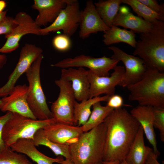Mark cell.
<instances>
[{
	"instance_id": "obj_1",
	"label": "cell",
	"mask_w": 164,
	"mask_h": 164,
	"mask_svg": "<svg viewBox=\"0 0 164 164\" xmlns=\"http://www.w3.org/2000/svg\"><path fill=\"white\" fill-rule=\"evenodd\" d=\"M106 128L103 161L125 159L140 125L125 108L114 109L104 120Z\"/></svg>"
},
{
	"instance_id": "obj_2",
	"label": "cell",
	"mask_w": 164,
	"mask_h": 164,
	"mask_svg": "<svg viewBox=\"0 0 164 164\" xmlns=\"http://www.w3.org/2000/svg\"><path fill=\"white\" fill-rule=\"evenodd\" d=\"M106 128L103 122L83 132L75 142L69 145L71 159L75 164H98L103 161Z\"/></svg>"
},
{
	"instance_id": "obj_3",
	"label": "cell",
	"mask_w": 164,
	"mask_h": 164,
	"mask_svg": "<svg viewBox=\"0 0 164 164\" xmlns=\"http://www.w3.org/2000/svg\"><path fill=\"white\" fill-rule=\"evenodd\" d=\"M137 41L134 56L142 60L147 69L164 73V22L158 20L152 23L151 30L141 33Z\"/></svg>"
},
{
	"instance_id": "obj_4",
	"label": "cell",
	"mask_w": 164,
	"mask_h": 164,
	"mask_svg": "<svg viewBox=\"0 0 164 164\" xmlns=\"http://www.w3.org/2000/svg\"><path fill=\"white\" fill-rule=\"evenodd\" d=\"M127 87L129 100L139 105L164 108V73L147 69L139 81Z\"/></svg>"
},
{
	"instance_id": "obj_5",
	"label": "cell",
	"mask_w": 164,
	"mask_h": 164,
	"mask_svg": "<svg viewBox=\"0 0 164 164\" xmlns=\"http://www.w3.org/2000/svg\"><path fill=\"white\" fill-rule=\"evenodd\" d=\"M43 58V55L41 54L25 73L29 83L28 104L34 117L39 120L53 118L41 83L40 69Z\"/></svg>"
},
{
	"instance_id": "obj_6",
	"label": "cell",
	"mask_w": 164,
	"mask_h": 164,
	"mask_svg": "<svg viewBox=\"0 0 164 164\" xmlns=\"http://www.w3.org/2000/svg\"><path fill=\"white\" fill-rule=\"evenodd\" d=\"M54 122L53 118L45 120L34 119L16 113H12L11 118L6 122L2 131V139L7 148L19 139H33L39 130Z\"/></svg>"
},
{
	"instance_id": "obj_7",
	"label": "cell",
	"mask_w": 164,
	"mask_h": 164,
	"mask_svg": "<svg viewBox=\"0 0 164 164\" xmlns=\"http://www.w3.org/2000/svg\"><path fill=\"white\" fill-rule=\"evenodd\" d=\"M60 92L51 106V111L56 122L74 125L73 114L76 101L71 83L61 77L54 81Z\"/></svg>"
},
{
	"instance_id": "obj_8",
	"label": "cell",
	"mask_w": 164,
	"mask_h": 164,
	"mask_svg": "<svg viewBox=\"0 0 164 164\" xmlns=\"http://www.w3.org/2000/svg\"><path fill=\"white\" fill-rule=\"evenodd\" d=\"M120 61L105 56L95 58L89 56L80 55L73 58L63 59L51 66L66 69L70 67H85L92 72L100 77H108L110 75L109 71L117 66Z\"/></svg>"
},
{
	"instance_id": "obj_9",
	"label": "cell",
	"mask_w": 164,
	"mask_h": 164,
	"mask_svg": "<svg viewBox=\"0 0 164 164\" xmlns=\"http://www.w3.org/2000/svg\"><path fill=\"white\" fill-rule=\"evenodd\" d=\"M81 11L78 1L71 0L61 10L53 22L48 26L39 29L40 35L46 36L50 32L62 30L64 34L70 37L79 26Z\"/></svg>"
},
{
	"instance_id": "obj_10",
	"label": "cell",
	"mask_w": 164,
	"mask_h": 164,
	"mask_svg": "<svg viewBox=\"0 0 164 164\" xmlns=\"http://www.w3.org/2000/svg\"><path fill=\"white\" fill-rule=\"evenodd\" d=\"M43 52L41 48L32 44L26 43L22 47L15 69L6 83L0 88V97L7 96L10 93L19 78L26 72Z\"/></svg>"
},
{
	"instance_id": "obj_11",
	"label": "cell",
	"mask_w": 164,
	"mask_h": 164,
	"mask_svg": "<svg viewBox=\"0 0 164 164\" xmlns=\"http://www.w3.org/2000/svg\"><path fill=\"white\" fill-rule=\"evenodd\" d=\"M17 26L12 32L5 36L6 41L0 48V53H11L19 48V42L21 38L27 34H33L40 36L39 31L41 28L36 23L32 17L25 12L18 13L15 18Z\"/></svg>"
},
{
	"instance_id": "obj_12",
	"label": "cell",
	"mask_w": 164,
	"mask_h": 164,
	"mask_svg": "<svg viewBox=\"0 0 164 164\" xmlns=\"http://www.w3.org/2000/svg\"><path fill=\"white\" fill-rule=\"evenodd\" d=\"M108 48L113 52L111 57L121 61L125 67V72L119 86L127 87L137 83L142 78L147 68L142 59L128 54L117 47L111 46Z\"/></svg>"
},
{
	"instance_id": "obj_13",
	"label": "cell",
	"mask_w": 164,
	"mask_h": 164,
	"mask_svg": "<svg viewBox=\"0 0 164 164\" xmlns=\"http://www.w3.org/2000/svg\"><path fill=\"white\" fill-rule=\"evenodd\" d=\"M110 76H98L88 70V77L90 83L89 98L105 94L111 96L115 94V87L119 85L125 72L124 66H116Z\"/></svg>"
},
{
	"instance_id": "obj_14",
	"label": "cell",
	"mask_w": 164,
	"mask_h": 164,
	"mask_svg": "<svg viewBox=\"0 0 164 164\" xmlns=\"http://www.w3.org/2000/svg\"><path fill=\"white\" fill-rule=\"evenodd\" d=\"M28 86L25 84L15 86L10 93L1 100L0 110L3 112L16 113L33 119L34 117L29 106L27 101Z\"/></svg>"
},
{
	"instance_id": "obj_15",
	"label": "cell",
	"mask_w": 164,
	"mask_h": 164,
	"mask_svg": "<svg viewBox=\"0 0 164 164\" xmlns=\"http://www.w3.org/2000/svg\"><path fill=\"white\" fill-rule=\"evenodd\" d=\"M79 26V36L83 39L88 38L91 34L100 31L104 32L110 28L99 15L92 0L87 1L85 8L81 11Z\"/></svg>"
},
{
	"instance_id": "obj_16",
	"label": "cell",
	"mask_w": 164,
	"mask_h": 164,
	"mask_svg": "<svg viewBox=\"0 0 164 164\" xmlns=\"http://www.w3.org/2000/svg\"><path fill=\"white\" fill-rule=\"evenodd\" d=\"M88 70L84 68L62 69L61 77L70 82L75 99L81 101L89 98L90 83Z\"/></svg>"
},
{
	"instance_id": "obj_17",
	"label": "cell",
	"mask_w": 164,
	"mask_h": 164,
	"mask_svg": "<svg viewBox=\"0 0 164 164\" xmlns=\"http://www.w3.org/2000/svg\"><path fill=\"white\" fill-rule=\"evenodd\" d=\"M48 138L60 145H70L83 132L81 126L54 122L43 128Z\"/></svg>"
},
{
	"instance_id": "obj_18",
	"label": "cell",
	"mask_w": 164,
	"mask_h": 164,
	"mask_svg": "<svg viewBox=\"0 0 164 164\" xmlns=\"http://www.w3.org/2000/svg\"><path fill=\"white\" fill-rule=\"evenodd\" d=\"M71 0H34L32 5L39 14L35 20L40 27L53 22L62 9L64 8Z\"/></svg>"
},
{
	"instance_id": "obj_19",
	"label": "cell",
	"mask_w": 164,
	"mask_h": 164,
	"mask_svg": "<svg viewBox=\"0 0 164 164\" xmlns=\"http://www.w3.org/2000/svg\"><path fill=\"white\" fill-rule=\"evenodd\" d=\"M153 107L139 105L133 108L130 113L139 123L148 140L158 156L160 153L157 149L156 135L153 125Z\"/></svg>"
},
{
	"instance_id": "obj_20",
	"label": "cell",
	"mask_w": 164,
	"mask_h": 164,
	"mask_svg": "<svg viewBox=\"0 0 164 164\" xmlns=\"http://www.w3.org/2000/svg\"><path fill=\"white\" fill-rule=\"evenodd\" d=\"M10 148L14 151L27 156L36 164L59 163L64 160L62 156L52 158L42 153L36 148L33 140L32 139H19Z\"/></svg>"
},
{
	"instance_id": "obj_21",
	"label": "cell",
	"mask_w": 164,
	"mask_h": 164,
	"mask_svg": "<svg viewBox=\"0 0 164 164\" xmlns=\"http://www.w3.org/2000/svg\"><path fill=\"white\" fill-rule=\"evenodd\" d=\"M119 11L114 19L112 25L121 26L140 33H147L151 30L152 23L134 15L126 7H120Z\"/></svg>"
},
{
	"instance_id": "obj_22",
	"label": "cell",
	"mask_w": 164,
	"mask_h": 164,
	"mask_svg": "<svg viewBox=\"0 0 164 164\" xmlns=\"http://www.w3.org/2000/svg\"><path fill=\"white\" fill-rule=\"evenodd\" d=\"M144 134L143 129L140 125L125 159L129 164H145L150 147L145 145Z\"/></svg>"
},
{
	"instance_id": "obj_23",
	"label": "cell",
	"mask_w": 164,
	"mask_h": 164,
	"mask_svg": "<svg viewBox=\"0 0 164 164\" xmlns=\"http://www.w3.org/2000/svg\"><path fill=\"white\" fill-rule=\"evenodd\" d=\"M110 97L106 95L99 96L83 100L80 103L76 101L74 109V125L81 126L84 125L90 116L93 105L99 102H107Z\"/></svg>"
},
{
	"instance_id": "obj_24",
	"label": "cell",
	"mask_w": 164,
	"mask_h": 164,
	"mask_svg": "<svg viewBox=\"0 0 164 164\" xmlns=\"http://www.w3.org/2000/svg\"><path fill=\"white\" fill-rule=\"evenodd\" d=\"M103 41L106 45L123 42L135 48L137 41L136 35L132 30H128L112 25L111 28L104 32Z\"/></svg>"
},
{
	"instance_id": "obj_25",
	"label": "cell",
	"mask_w": 164,
	"mask_h": 164,
	"mask_svg": "<svg viewBox=\"0 0 164 164\" xmlns=\"http://www.w3.org/2000/svg\"><path fill=\"white\" fill-rule=\"evenodd\" d=\"M122 0H99L94 5L99 15L104 24L110 28L118 13Z\"/></svg>"
},
{
	"instance_id": "obj_26",
	"label": "cell",
	"mask_w": 164,
	"mask_h": 164,
	"mask_svg": "<svg viewBox=\"0 0 164 164\" xmlns=\"http://www.w3.org/2000/svg\"><path fill=\"white\" fill-rule=\"evenodd\" d=\"M33 140L36 146L39 145L46 146L50 149L56 156H60L65 159H71L69 145H60L51 141L46 136L43 128L36 132Z\"/></svg>"
},
{
	"instance_id": "obj_27",
	"label": "cell",
	"mask_w": 164,
	"mask_h": 164,
	"mask_svg": "<svg viewBox=\"0 0 164 164\" xmlns=\"http://www.w3.org/2000/svg\"><path fill=\"white\" fill-rule=\"evenodd\" d=\"M90 116L86 122L81 126L83 132H87L102 123L110 113L114 109L106 105L102 106L101 102L94 104Z\"/></svg>"
},
{
	"instance_id": "obj_28",
	"label": "cell",
	"mask_w": 164,
	"mask_h": 164,
	"mask_svg": "<svg viewBox=\"0 0 164 164\" xmlns=\"http://www.w3.org/2000/svg\"><path fill=\"white\" fill-rule=\"evenodd\" d=\"M122 2L130 6L138 16L148 22L152 23L158 20L164 21V16L153 11L138 0H122Z\"/></svg>"
},
{
	"instance_id": "obj_29",
	"label": "cell",
	"mask_w": 164,
	"mask_h": 164,
	"mask_svg": "<svg viewBox=\"0 0 164 164\" xmlns=\"http://www.w3.org/2000/svg\"><path fill=\"white\" fill-rule=\"evenodd\" d=\"M0 164H34L26 155L13 151L10 148H6L0 153Z\"/></svg>"
},
{
	"instance_id": "obj_30",
	"label": "cell",
	"mask_w": 164,
	"mask_h": 164,
	"mask_svg": "<svg viewBox=\"0 0 164 164\" xmlns=\"http://www.w3.org/2000/svg\"><path fill=\"white\" fill-rule=\"evenodd\" d=\"M153 125L159 132L160 139L164 142V108L154 107L152 108Z\"/></svg>"
},
{
	"instance_id": "obj_31",
	"label": "cell",
	"mask_w": 164,
	"mask_h": 164,
	"mask_svg": "<svg viewBox=\"0 0 164 164\" xmlns=\"http://www.w3.org/2000/svg\"><path fill=\"white\" fill-rule=\"evenodd\" d=\"M68 36L63 34L56 36L52 41L53 45L57 50L65 51L70 47L71 42Z\"/></svg>"
},
{
	"instance_id": "obj_32",
	"label": "cell",
	"mask_w": 164,
	"mask_h": 164,
	"mask_svg": "<svg viewBox=\"0 0 164 164\" xmlns=\"http://www.w3.org/2000/svg\"><path fill=\"white\" fill-rule=\"evenodd\" d=\"M17 26L14 18L7 16L5 18L0 22V35L5 36L10 34Z\"/></svg>"
},
{
	"instance_id": "obj_33",
	"label": "cell",
	"mask_w": 164,
	"mask_h": 164,
	"mask_svg": "<svg viewBox=\"0 0 164 164\" xmlns=\"http://www.w3.org/2000/svg\"><path fill=\"white\" fill-rule=\"evenodd\" d=\"M151 10L164 16V4L160 5L156 0H138Z\"/></svg>"
},
{
	"instance_id": "obj_34",
	"label": "cell",
	"mask_w": 164,
	"mask_h": 164,
	"mask_svg": "<svg viewBox=\"0 0 164 164\" xmlns=\"http://www.w3.org/2000/svg\"><path fill=\"white\" fill-rule=\"evenodd\" d=\"M12 115V113L8 111L5 114L0 116V153L7 148L5 146L2 139V131L4 125L11 118Z\"/></svg>"
},
{
	"instance_id": "obj_35",
	"label": "cell",
	"mask_w": 164,
	"mask_h": 164,
	"mask_svg": "<svg viewBox=\"0 0 164 164\" xmlns=\"http://www.w3.org/2000/svg\"><path fill=\"white\" fill-rule=\"evenodd\" d=\"M107 102V105L114 109L121 108L124 100L122 96L114 94L110 97Z\"/></svg>"
},
{
	"instance_id": "obj_36",
	"label": "cell",
	"mask_w": 164,
	"mask_h": 164,
	"mask_svg": "<svg viewBox=\"0 0 164 164\" xmlns=\"http://www.w3.org/2000/svg\"><path fill=\"white\" fill-rule=\"evenodd\" d=\"M158 155L150 148L146 159L145 164H161L157 160Z\"/></svg>"
},
{
	"instance_id": "obj_37",
	"label": "cell",
	"mask_w": 164,
	"mask_h": 164,
	"mask_svg": "<svg viewBox=\"0 0 164 164\" xmlns=\"http://www.w3.org/2000/svg\"><path fill=\"white\" fill-rule=\"evenodd\" d=\"M7 60L6 56L5 54H0V69L4 67L6 63Z\"/></svg>"
},
{
	"instance_id": "obj_38",
	"label": "cell",
	"mask_w": 164,
	"mask_h": 164,
	"mask_svg": "<svg viewBox=\"0 0 164 164\" xmlns=\"http://www.w3.org/2000/svg\"><path fill=\"white\" fill-rule=\"evenodd\" d=\"M6 6V3L4 0H0V13L3 12Z\"/></svg>"
},
{
	"instance_id": "obj_39",
	"label": "cell",
	"mask_w": 164,
	"mask_h": 164,
	"mask_svg": "<svg viewBox=\"0 0 164 164\" xmlns=\"http://www.w3.org/2000/svg\"><path fill=\"white\" fill-rule=\"evenodd\" d=\"M7 12V10H5L0 13V22L3 21L6 17Z\"/></svg>"
},
{
	"instance_id": "obj_40",
	"label": "cell",
	"mask_w": 164,
	"mask_h": 164,
	"mask_svg": "<svg viewBox=\"0 0 164 164\" xmlns=\"http://www.w3.org/2000/svg\"><path fill=\"white\" fill-rule=\"evenodd\" d=\"M58 164H75L70 159H65L63 160L60 163Z\"/></svg>"
},
{
	"instance_id": "obj_41",
	"label": "cell",
	"mask_w": 164,
	"mask_h": 164,
	"mask_svg": "<svg viewBox=\"0 0 164 164\" xmlns=\"http://www.w3.org/2000/svg\"><path fill=\"white\" fill-rule=\"evenodd\" d=\"M103 164H119L120 162L118 161L104 162L102 161Z\"/></svg>"
},
{
	"instance_id": "obj_42",
	"label": "cell",
	"mask_w": 164,
	"mask_h": 164,
	"mask_svg": "<svg viewBox=\"0 0 164 164\" xmlns=\"http://www.w3.org/2000/svg\"><path fill=\"white\" fill-rule=\"evenodd\" d=\"M119 164H129L128 163L125 159L123 160L122 161L120 162Z\"/></svg>"
},
{
	"instance_id": "obj_43",
	"label": "cell",
	"mask_w": 164,
	"mask_h": 164,
	"mask_svg": "<svg viewBox=\"0 0 164 164\" xmlns=\"http://www.w3.org/2000/svg\"><path fill=\"white\" fill-rule=\"evenodd\" d=\"M2 103L1 99H0V109L1 108L2 106Z\"/></svg>"
},
{
	"instance_id": "obj_44",
	"label": "cell",
	"mask_w": 164,
	"mask_h": 164,
	"mask_svg": "<svg viewBox=\"0 0 164 164\" xmlns=\"http://www.w3.org/2000/svg\"><path fill=\"white\" fill-rule=\"evenodd\" d=\"M98 164H103V163L102 162V161L99 163H98Z\"/></svg>"
}]
</instances>
